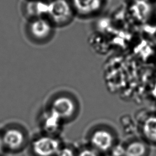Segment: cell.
Returning <instances> with one entry per match:
<instances>
[{"mask_svg": "<svg viewBox=\"0 0 156 156\" xmlns=\"http://www.w3.org/2000/svg\"><path fill=\"white\" fill-rule=\"evenodd\" d=\"M63 122L55 115L45 109L41 117L40 126L41 130L40 132L52 135L60 136V132Z\"/></svg>", "mask_w": 156, "mask_h": 156, "instance_id": "cell-9", "label": "cell"}, {"mask_svg": "<svg viewBox=\"0 0 156 156\" xmlns=\"http://www.w3.org/2000/svg\"><path fill=\"white\" fill-rule=\"evenodd\" d=\"M75 16L70 0H49L47 18L55 27L68 24Z\"/></svg>", "mask_w": 156, "mask_h": 156, "instance_id": "cell-5", "label": "cell"}, {"mask_svg": "<svg viewBox=\"0 0 156 156\" xmlns=\"http://www.w3.org/2000/svg\"><path fill=\"white\" fill-rule=\"evenodd\" d=\"M76 15L87 18L96 15L104 6L105 0H70Z\"/></svg>", "mask_w": 156, "mask_h": 156, "instance_id": "cell-7", "label": "cell"}, {"mask_svg": "<svg viewBox=\"0 0 156 156\" xmlns=\"http://www.w3.org/2000/svg\"><path fill=\"white\" fill-rule=\"evenodd\" d=\"M77 156H105L94 150L86 143L80 146H78Z\"/></svg>", "mask_w": 156, "mask_h": 156, "instance_id": "cell-14", "label": "cell"}, {"mask_svg": "<svg viewBox=\"0 0 156 156\" xmlns=\"http://www.w3.org/2000/svg\"><path fill=\"white\" fill-rule=\"evenodd\" d=\"M63 143L60 136L40 132L31 136L26 151L28 156H56Z\"/></svg>", "mask_w": 156, "mask_h": 156, "instance_id": "cell-4", "label": "cell"}, {"mask_svg": "<svg viewBox=\"0 0 156 156\" xmlns=\"http://www.w3.org/2000/svg\"><path fill=\"white\" fill-rule=\"evenodd\" d=\"M154 36H155V40H156V28L154 30Z\"/></svg>", "mask_w": 156, "mask_h": 156, "instance_id": "cell-18", "label": "cell"}, {"mask_svg": "<svg viewBox=\"0 0 156 156\" xmlns=\"http://www.w3.org/2000/svg\"><path fill=\"white\" fill-rule=\"evenodd\" d=\"M78 147L71 143L64 142L56 156H77Z\"/></svg>", "mask_w": 156, "mask_h": 156, "instance_id": "cell-13", "label": "cell"}, {"mask_svg": "<svg viewBox=\"0 0 156 156\" xmlns=\"http://www.w3.org/2000/svg\"><path fill=\"white\" fill-rule=\"evenodd\" d=\"M150 91L152 97L154 98V99L156 100V80L151 85Z\"/></svg>", "mask_w": 156, "mask_h": 156, "instance_id": "cell-16", "label": "cell"}, {"mask_svg": "<svg viewBox=\"0 0 156 156\" xmlns=\"http://www.w3.org/2000/svg\"><path fill=\"white\" fill-rule=\"evenodd\" d=\"M46 109L58 116L63 124L73 121L79 115L80 105L73 94L62 92L54 94Z\"/></svg>", "mask_w": 156, "mask_h": 156, "instance_id": "cell-2", "label": "cell"}, {"mask_svg": "<svg viewBox=\"0 0 156 156\" xmlns=\"http://www.w3.org/2000/svg\"><path fill=\"white\" fill-rule=\"evenodd\" d=\"M125 156H150L151 146L140 138H134L124 143Z\"/></svg>", "mask_w": 156, "mask_h": 156, "instance_id": "cell-10", "label": "cell"}, {"mask_svg": "<svg viewBox=\"0 0 156 156\" xmlns=\"http://www.w3.org/2000/svg\"><path fill=\"white\" fill-rule=\"evenodd\" d=\"M154 65H155V69H156V58H155V63H154Z\"/></svg>", "mask_w": 156, "mask_h": 156, "instance_id": "cell-19", "label": "cell"}, {"mask_svg": "<svg viewBox=\"0 0 156 156\" xmlns=\"http://www.w3.org/2000/svg\"><path fill=\"white\" fill-rule=\"evenodd\" d=\"M107 156H125L124 142H118L110 151Z\"/></svg>", "mask_w": 156, "mask_h": 156, "instance_id": "cell-15", "label": "cell"}, {"mask_svg": "<svg viewBox=\"0 0 156 156\" xmlns=\"http://www.w3.org/2000/svg\"><path fill=\"white\" fill-rule=\"evenodd\" d=\"M130 12L136 20L144 22L150 18L152 13V6L147 0H133Z\"/></svg>", "mask_w": 156, "mask_h": 156, "instance_id": "cell-11", "label": "cell"}, {"mask_svg": "<svg viewBox=\"0 0 156 156\" xmlns=\"http://www.w3.org/2000/svg\"><path fill=\"white\" fill-rule=\"evenodd\" d=\"M48 1V0H27L25 11L29 18L47 17Z\"/></svg>", "mask_w": 156, "mask_h": 156, "instance_id": "cell-12", "label": "cell"}, {"mask_svg": "<svg viewBox=\"0 0 156 156\" xmlns=\"http://www.w3.org/2000/svg\"><path fill=\"white\" fill-rule=\"evenodd\" d=\"M6 155L3 145H2V143L1 141V136H0V156H5Z\"/></svg>", "mask_w": 156, "mask_h": 156, "instance_id": "cell-17", "label": "cell"}, {"mask_svg": "<svg viewBox=\"0 0 156 156\" xmlns=\"http://www.w3.org/2000/svg\"><path fill=\"white\" fill-rule=\"evenodd\" d=\"M54 25L47 17L29 19L26 25V31L29 38L37 43L49 40L54 34Z\"/></svg>", "mask_w": 156, "mask_h": 156, "instance_id": "cell-6", "label": "cell"}, {"mask_svg": "<svg viewBox=\"0 0 156 156\" xmlns=\"http://www.w3.org/2000/svg\"><path fill=\"white\" fill-rule=\"evenodd\" d=\"M0 136L5 154L16 155L26 151L32 135L23 123L10 121L0 127Z\"/></svg>", "mask_w": 156, "mask_h": 156, "instance_id": "cell-1", "label": "cell"}, {"mask_svg": "<svg viewBox=\"0 0 156 156\" xmlns=\"http://www.w3.org/2000/svg\"><path fill=\"white\" fill-rule=\"evenodd\" d=\"M141 138L150 146H156V113L146 116L140 124Z\"/></svg>", "mask_w": 156, "mask_h": 156, "instance_id": "cell-8", "label": "cell"}, {"mask_svg": "<svg viewBox=\"0 0 156 156\" xmlns=\"http://www.w3.org/2000/svg\"><path fill=\"white\" fill-rule=\"evenodd\" d=\"M118 133L108 125L101 124L92 127L87 136L86 144L105 156L119 142Z\"/></svg>", "mask_w": 156, "mask_h": 156, "instance_id": "cell-3", "label": "cell"}]
</instances>
